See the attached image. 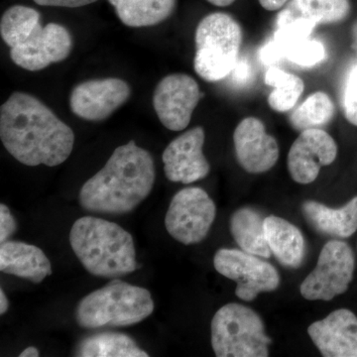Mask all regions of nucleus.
<instances>
[{"label": "nucleus", "instance_id": "f257e3e1", "mask_svg": "<svg viewBox=\"0 0 357 357\" xmlns=\"http://www.w3.org/2000/svg\"><path fill=\"white\" fill-rule=\"evenodd\" d=\"M0 138L9 154L26 166L55 167L69 158L74 131L41 100L15 91L0 107Z\"/></svg>", "mask_w": 357, "mask_h": 357}, {"label": "nucleus", "instance_id": "f03ea898", "mask_svg": "<svg viewBox=\"0 0 357 357\" xmlns=\"http://www.w3.org/2000/svg\"><path fill=\"white\" fill-rule=\"evenodd\" d=\"M155 176L152 155L129 141L117 147L102 170L84 183L79 204L91 213H130L149 196Z\"/></svg>", "mask_w": 357, "mask_h": 357}, {"label": "nucleus", "instance_id": "7ed1b4c3", "mask_svg": "<svg viewBox=\"0 0 357 357\" xmlns=\"http://www.w3.org/2000/svg\"><path fill=\"white\" fill-rule=\"evenodd\" d=\"M70 244L84 269L95 276L119 278L139 268L132 236L109 220L79 218L70 229Z\"/></svg>", "mask_w": 357, "mask_h": 357}, {"label": "nucleus", "instance_id": "20e7f679", "mask_svg": "<svg viewBox=\"0 0 357 357\" xmlns=\"http://www.w3.org/2000/svg\"><path fill=\"white\" fill-rule=\"evenodd\" d=\"M154 301L147 289L114 280L93 291L77 304L75 318L84 328L135 325L154 311Z\"/></svg>", "mask_w": 357, "mask_h": 357}, {"label": "nucleus", "instance_id": "39448f33", "mask_svg": "<svg viewBox=\"0 0 357 357\" xmlns=\"http://www.w3.org/2000/svg\"><path fill=\"white\" fill-rule=\"evenodd\" d=\"M195 72L206 82L222 81L236 67L243 44V29L229 14H208L195 34Z\"/></svg>", "mask_w": 357, "mask_h": 357}, {"label": "nucleus", "instance_id": "423d86ee", "mask_svg": "<svg viewBox=\"0 0 357 357\" xmlns=\"http://www.w3.org/2000/svg\"><path fill=\"white\" fill-rule=\"evenodd\" d=\"M211 347L218 357H267L272 340L257 312L230 303L220 307L211 325Z\"/></svg>", "mask_w": 357, "mask_h": 357}, {"label": "nucleus", "instance_id": "0eeeda50", "mask_svg": "<svg viewBox=\"0 0 357 357\" xmlns=\"http://www.w3.org/2000/svg\"><path fill=\"white\" fill-rule=\"evenodd\" d=\"M356 270V257L349 244L331 241L321 248L317 266L300 286L309 301H331L349 290Z\"/></svg>", "mask_w": 357, "mask_h": 357}, {"label": "nucleus", "instance_id": "6e6552de", "mask_svg": "<svg viewBox=\"0 0 357 357\" xmlns=\"http://www.w3.org/2000/svg\"><path fill=\"white\" fill-rule=\"evenodd\" d=\"M217 206L208 192L198 187L185 188L173 197L165 217L168 234L178 243H202L210 232Z\"/></svg>", "mask_w": 357, "mask_h": 357}, {"label": "nucleus", "instance_id": "1a4fd4ad", "mask_svg": "<svg viewBox=\"0 0 357 357\" xmlns=\"http://www.w3.org/2000/svg\"><path fill=\"white\" fill-rule=\"evenodd\" d=\"M213 266L218 273L236 282V295L245 302L280 285V275L273 265L243 250L220 249L213 257Z\"/></svg>", "mask_w": 357, "mask_h": 357}, {"label": "nucleus", "instance_id": "9d476101", "mask_svg": "<svg viewBox=\"0 0 357 357\" xmlns=\"http://www.w3.org/2000/svg\"><path fill=\"white\" fill-rule=\"evenodd\" d=\"M202 96L198 83L189 75H169L154 89L155 112L169 130H184L189 126Z\"/></svg>", "mask_w": 357, "mask_h": 357}, {"label": "nucleus", "instance_id": "9b49d317", "mask_svg": "<svg viewBox=\"0 0 357 357\" xmlns=\"http://www.w3.org/2000/svg\"><path fill=\"white\" fill-rule=\"evenodd\" d=\"M72 49V35L67 28L58 23L43 27L40 23L24 43L10 49V58L18 67L38 72L66 60Z\"/></svg>", "mask_w": 357, "mask_h": 357}, {"label": "nucleus", "instance_id": "f8f14e48", "mask_svg": "<svg viewBox=\"0 0 357 357\" xmlns=\"http://www.w3.org/2000/svg\"><path fill=\"white\" fill-rule=\"evenodd\" d=\"M131 89L117 77L89 79L77 84L70 96L73 114L88 121H102L130 98Z\"/></svg>", "mask_w": 357, "mask_h": 357}, {"label": "nucleus", "instance_id": "ddd939ff", "mask_svg": "<svg viewBox=\"0 0 357 357\" xmlns=\"http://www.w3.org/2000/svg\"><path fill=\"white\" fill-rule=\"evenodd\" d=\"M337 155V143L326 131L321 128L301 131L289 151V174L298 184H311L318 178L321 167L333 163Z\"/></svg>", "mask_w": 357, "mask_h": 357}, {"label": "nucleus", "instance_id": "4468645a", "mask_svg": "<svg viewBox=\"0 0 357 357\" xmlns=\"http://www.w3.org/2000/svg\"><path fill=\"white\" fill-rule=\"evenodd\" d=\"M204 130L197 126L178 136L162 155L164 172L171 182L188 185L208 175L210 163L204 155Z\"/></svg>", "mask_w": 357, "mask_h": 357}, {"label": "nucleus", "instance_id": "2eb2a0df", "mask_svg": "<svg viewBox=\"0 0 357 357\" xmlns=\"http://www.w3.org/2000/svg\"><path fill=\"white\" fill-rule=\"evenodd\" d=\"M234 143L237 161L248 173L267 172L276 165L280 155L278 142L256 117H246L239 122Z\"/></svg>", "mask_w": 357, "mask_h": 357}, {"label": "nucleus", "instance_id": "dca6fc26", "mask_svg": "<svg viewBox=\"0 0 357 357\" xmlns=\"http://www.w3.org/2000/svg\"><path fill=\"white\" fill-rule=\"evenodd\" d=\"M310 337L325 357H357V317L338 309L307 328Z\"/></svg>", "mask_w": 357, "mask_h": 357}, {"label": "nucleus", "instance_id": "f3484780", "mask_svg": "<svg viewBox=\"0 0 357 357\" xmlns=\"http://www.w3.org/2000/svg\"><path fill=\"white\" fill-rule=\"evenodd\" d=\"M0 270L40 284L52 275L50 260L42 249L20 241H6L0 246Z\"/></svg>", "mask_w": 357, "mask_h": 357}, {"label": "nucleus", "instance_id": "a211bd4d", "mask_svg": "<svg viewBox=\"0 0 357 357\" xmlns=\"http://www.w3.org/2000/svg\"><path fill=\"white\" fill-rule=\"evenodd\" d=\"M261 58L266 64L287 59L300 67L312 68L325 60L326 50L321 41L311 36H284L275 32L273 40L262 49Z\"/></svg>", "mask_w": 357, "mask_h": 357}, {"label": "nucleus", "instance_id": "6ab92c4d", "mask_svg": "<svg viewBox=\"0 0 357 357\" xmlns=\"http://www.w3.org/2000/svg\"><path fill=\"white\" fill-rule=\"evenodd\" d=\"M351 13L349 0H291L277 15V28L294 22L306 21L314 27L344 20Z\"/></svg>", "mask_w": 357, "mask_h": 357}, {"label": "nucleus", "instance_id": "aec40b11", "mask_svg": "<svg viewBox=\"0 0 357 357\" xmlns=\"http://www.w3.org/2000/svg\"><path fill=\"white\" fill-rule=\"evenodd\" d=\"M302 213L319 234L347 238L357 230V196L340 208H331L318 202L303 204Z\"/></svg>", "mask_w": 357, "mask_h": 357}, {"label": "nucleus", "instance_id": "412c9836", "mask_svg": "<svg viewBox=\"0 0 357 357\" xmlns=\"http://www.w3.org/2000/svg\"><path fill=\"white\" fill-rule=\"evenodd\" d=\"M264 229L268 246L278 261L287 267H299L306 255V243L301 230L275 215L265 218Z\"/></svg>", "mask_w": 357, "mask_h": 357}, {"label": "nucleus", "instance_id": "4be33fe9", "mask_svg": "<svg viewBox=\"0 0 357 357\" xmlns=\"http://www.w3.org/2000/svg\"><path fill=\"white\" fill-rule=\"evenodd\" d=\"M124 25L132 28L150 27L168 20L175 10L177 0H109Z\"/></svg>", "mask_w": 357, "mask_h": 357}, {"label": "nucleus", "instance_id": "5701e85b", "mask_svg": "<svg viewBox=\"0 0 357 357\" xmlns=\"http://www.w3.org/2000/svg\"><path fill=\"white\" fill-rule=\"evenodd\" d=\"M265 218L253 208H243L234 211L230 218V232L241 250L258 257L269 258L264 229Z\"/></svg>", "mask_w": 357, "mask_h": 357}, {"label": "nucleus", "instance_id": "b1692460", "mask_svg": "<svg viewBox=\"0 0 357 357\" xmlns=\"http://www.w3.org/2000/svg\"><path fill=\"white\" fill-rule=\"evenodd\" d=\"M76 356L82 357H148L135 340L121 333H100L77 344Z\"/></svg>", "mask_w": 357, "mask_h": 357}, {"label": "nucleus", "instance_id": "393cba45", "mask_svg": "<svg viewBox=\"0 0 357 357\" xmlns=\"http://www.w3.org/2000/svg\"><path fill=\"white\" fill-rule=\"evenodd\" d=\"M265 83L274 88V91L268 96V103L277 112L292 109L304 93V81L300 77L277 67L268 69Z\"/></svg>", "mask_w": 357, "mask_h": 357}, {"label": "nucleus", "instance_id": "a878e982", "mask_svg": "<svg viewBox=\"0 0 357 357\" xmlns=\"http://www.w3.org/2000/svg\"><path fill=\"white\" fill-rule=\"evenodd\" d=\"M41 16L31 7L14 6L7 9L0 21V34L9 48L24 43L40 24Z\"/></svg>", "mask_w": 357, "mask_h": 357}, {"label": "nucleus", "instance_id": "bb28decb", "mask_svg": "<svg viewBox=\"0 0 357 357\" xmlns=\"http://www.w3.org/2000/svg\"><path fill=\"white\" fill-rule=\"evenodd\" d=\"M335 105L332 98L324 91H316L307 96L290 116V123L296 130L319 128L332 121Z\"/></svg>", "mask_w": 357, "mask_h": 357}, {"label": "nucleus", "instance_id": "cd10ccee", "mask_svg": "<svg viewBox=\"0 0 357 357\" xmlns=\"http://www.w3.org/2000/svg\"><path fill=\"white\" fill-rule=\"evenodd\" d=\"M345 119L352 126H357V65L349 72L345 84L344 96Z\"/></svg>", "mask_w": 357, "mask_h": 357}, {"label": "nucleus", "instance_id": "c85d7f7f", "mask_svg": "<svg viewBox=\"0 0 357 357\" xmlns=\"http://www.w3.org/2000/svg\"><path fill=\"white\" fill-rule=\"evenodd\" d=\"M17 222L11 215L8 206L0 204V243H4L15 234Z\"/></svg>", "mask_w": 357, "mask_h": 357}, {"label": "nucleus", "instance_id": "c756f323", "mask_svg": "<svg viewBox=\"0 0 357 357\" xmlns=\"http://www.w3.org/2000/svg\"><path fill=\"white\" fill-rule=\"evenodd\" d=\"M98 0H34L35 3L41 6L66 7L77 8L95 3Z\"/></svg>", "mask_w": 357, "mask_h": 357}, {"label": "nucleus", "instance_id": "7c9ffc66", "mask_svg": "<svg viewBox=\"0 0 357 357\" xmlns=\"http://www.w3.org/2000/svg\"><path fill=\"white\" fill-rule=\"evenodd\" d=\"M234 83L243 84L248 83L251 77V68L246 60L237 61L236 67L230 73Z\"/></svg>", "mask_w": 357, "mask_h": 357}, {"label": "nucleus", "instance_id": "2f4dec72", "mask_svg": "<svg viewBox=\"0 0 357 357\" xmlns=\"http://www.w3.org/2000/svg\"><path fill=\"white\" fill-rule=\"evenodd\" d=\"M289 0H259L260 6L268 11H276L285 6Z\"/></svg>", "mask_w": 357, "mask_h": 357}, {"label": "nucleus", "instance_id": "473e14b6", "mask_svg": "<svg viewBox=\"0 0 357 357\" xmlns=\"http://www.w3.org/2000/svg\"><path fill=\"white\" fill-rule=\"evenodd\" d=\"M9 302L7 299L6 293L2 289H0V314H4L8 310Z\"/></svg>", "mask_w": 357, "mask_h": 357}, {"label": "nucleus", "instance_id": "72a5a7b5", "mask_svg": "<svg viewBox=\"0 0 357 357\" xmlns=\"http://www.w3.org/2000/svg\"><path fill=\"white\" fill-rule=\"evenodd\" d=\"M40 356L38 349L34 347H29L20 354V357H38Z\"/></svg>", "mask_w": 357, "mask_h": 357}, {"label": "nucleus", "instance_id": "f704fd0d", "mask_svg": "<svg viewBox=\"0 0 357 357\" xmlns=\"http://www.w3.org/2000/svg\"><path fill=\"white\" fill-rule=\"evenodd\" d=\"M206 1L215 6L227 7L231 6L234 2H236V0H206Z\"/></svg>", "mask_w": 357, "mask_h": 357}, {"label": "nucleus", "instance_id": "c9c22d12", "mask_svg": "<svg viewBox=\"0 0 357 357\" xmlns=\"http://www.w3.org/2000/svg\"><path fill=\"white\" fill-rule=\"evenodd\" d=\"M352 48L357 53V20L352 26Z\"/></svg>", "mask_w": 357, "mask_h": 357}]
</instances>
